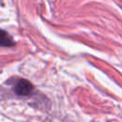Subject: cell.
I'll return each mask as SVG.
<instances>
[{"instance_id":"1","label":"cell","mask_w":122,"mask_h":122,"mask_svg":"<svg viewBox=\"0 0 122 122\" xmlns=\"http://www.w3.org/2000/svg\"><path fill=\"white\" fill-rule=\"evenodd\" d=\"M33 90L32 84L26 79H19L14 85V92L21 96H27L31 93Z\"/></svg>"},{"instance_id":"2","label":"cell","mask_w":122,"mask_h":122,"mask_svg":"<svg viewBox=\"0 0 122 122\" xmlns=\"http://www.w3.org/2000/svg\"><path fill=\"white\" fill-rule=\"evenodd\" d=\"M1 45L3 47H10L14 45V41L11 39L9 33H7L5 30L1 31Z\"/></svg>"}]
</instances>
